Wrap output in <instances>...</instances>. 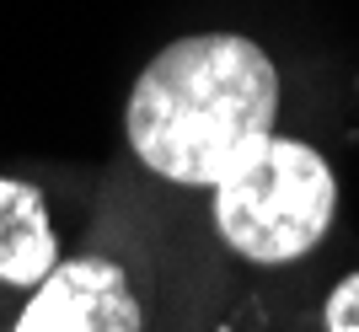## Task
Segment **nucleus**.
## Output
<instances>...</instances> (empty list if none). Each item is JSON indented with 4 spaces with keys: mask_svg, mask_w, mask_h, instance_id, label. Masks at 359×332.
I'll list each match as a JSON object with an SVG mask.
<instances>
[{
    "mask_svg": "<svg viewBox=\"0 0 359 332\" xmlns=\"http://www.w3.org/2000/svg\"><path fill=\"white\" fill-rule=\"evenodd\" d=\"M60 263L48 198L22 177H0V284L38 289Z\"/></svg>",
    "mask_w": 359,
    "mask_h": 332,
    "instance_id": "obj_4",
    "label": "nucleus"
},
{
    "mask_svg": "<svg viewBox=\"0 0 359 332\" xmlns=\"http://www.w3.org/2000/svg\"><path fill=\"white\" fill-rule=\"evenodd\" d=\"M338 177L322 151L269 134L215 182V226L247 263H295L332 226Z\"/></svg>",
    "mask_w": 359,
    "mask_h": 332,
    "instance_id": "obj_2",
    "label": "nucleus"
},
{
    "mask_svg": "<svg viewBox=\"0 0 359 332\" xmlns=\"http://www.w3.org/2000/svg\"><path fill=\"white\" fill-rule=\"evenodd\" d=\"M322 327H327V332H359V273H348L344 284L327 295Z\"/></svg>",
    "mask_w": 359,
    "mask_h": 332,
    "instance_id": "obj_5",
    "label": "nucleus"
},
{
    "mask_svg": "<svg viewBox=\"0 0 359 332\" xmlns=\"http://www.w3.org/2000/svg\"><path fill=\"white\" fill-rule=\"evenodd\" d=\"M16 332H140V300L113 257L54 263Z\"/></svg>",
    "mask_w": 359,
    "mask_h": 332,
    "instance_id": "obj_3",
    "label": "nucleus"
},
{
    "mask_svg": "<svg viewBox=\"0 0 359 332\" xmlns=\"http://www.w3.org/2000/svg\"><path fill=\"white\" fill-rule=\"evenodd\" d=\"M279 70L241 32H194L166 43L129 91V145L166 182L215 188L273 134Z\"/></svg>",
    "mask_w": 359,
    "mask_h": 332,
    "instance_id": "obj_1",
    "label": "nucleus"
}]
</instances>
